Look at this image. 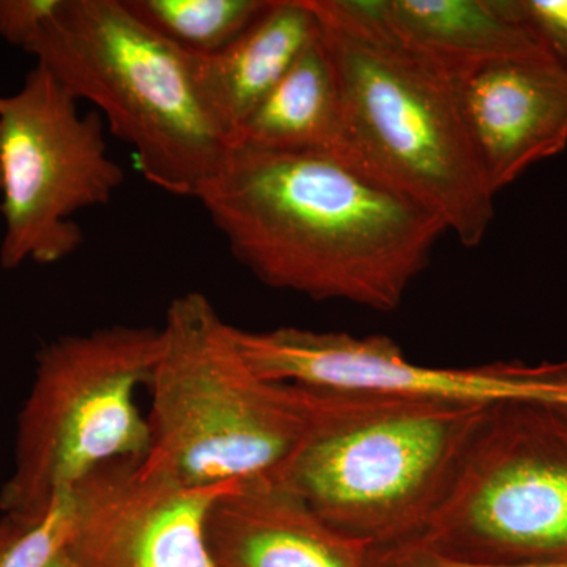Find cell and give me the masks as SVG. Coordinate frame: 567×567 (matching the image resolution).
Wrapping results in <instances>:
<instances>
[{
  "instance_id": "6da1fadb",
  "label": "cell",
  "mask_w": 567,
  "mask_h": 567,
  "mask_svg": "<svg viewBox=\"0 0 567 567\" xmlns=\"http://www.w3.org/2000/svg\"><path fill=\"white\" fill-rule=\"evenodd\" d=\"M194 199L267 286L380 312L399 308L446 233L330 151L235 144Z\"/></svg>"
},
{
  "instance_id": "7a4b0ae2",
  "label": "cell",
  "mask_w": 567,
  "mask_h": 567,
  "mask_svg": "<svg viewBox=\"0 0 567 567\" xmlns=\"http://www.w3.org/2000/svg\"><path fill=\"white\" fill-rule=\"evenodd\" d=\"M333 63V148L354 169L431 213L466 248L495 218L453 81L364 10L361 0H309Z\"/></svg>"
},
{
  "instance_id": "3957f363",
  "label": "cell",
  "mask_w": 567,
  "mask_h": 567,
  "mask_svg": "<svg viewBox=\"0 0 567 567\" xmlns=\"http://www.w3.org/2000/svg\"><path fill=\"white\" fill-rule=\"evenodd\" d=\"M141 461L186 486L274 475L327 420L339 393L262 379L200 292L167 308Z\"/></svg>"
},
{
  "instance_id": "277c9868",
  "label": "cell",
  "mask_w": 567,
  "mask_h": 567,
  "mask_svg": "<svg viewBox=\"0 0 567 567\" xmlns=\"http://www.w3.org/2000/svg\"><path fill=\"white\" fill-rule=\"evenodd\" d=\"M25 52L102 112L163 192L196 197L234 147L200 93L196 58L142 24L123 0H61Z\"/></svg>"
},
{
  "instance_id": "5b68a950",
  "label": "cell",
  "mask_w": 567,
  "mask_h": 567,
  "mask_svg": "<svg viewBox=\"0 0 567 567\" xmlns=\"http://www.w3.org/2000/svg\"><path fill=\"white\" fill-rule=\"evenodd\" d=\"M491 406L339 393L327 420L274 475L369 548L413 543Z\"/></svg>"
},
{
  "instance_id": "8992f818",
  "label": "cell",
  "mask_w": 567,
  "mask_h": 567,
  "mask_svg": "<svg viewBox=\"0 0 567 567\" xmlns=\"http://www.w3.org/2000/svg\"><path fill=\"white\" fill-rule=\"evenodd\" d=\"M159 350V328L133 324L61 336L40 350L0 492L3 514L33 516L99 466L145 457L148 424L136 394Z\"/></svg>"
},
{
  "instance_id": "52a82bcc",
  "label": "cell",
  "mask_w": 567,
  "mask_h": 567,
  "mask_svg": "<svg viewBox=\"0 0 567 567\" xmlns=\"http://www.w3.org/2000/svg\"><path fill=\"white\" fill-rule=\"evenodd\" d=\"M477 566L567 559V409L492 405L413 543Z\"/></svg>"
},
{
  "instance_id": "ba28073f",
  "label": "cell",
  "mask_w": 567,
  "mask_h": 567,
  "mask_svg": "<svg viewBox=\"0 0 567 567\" xmlns=\"http://www.w3.org/2000/svg\"><path fill=\"white\" fill-rule=\"evenodd\" d=\"M125 173L107 153L104 122L37 63L20 91L0 95V265H51L84 241L74 213L111 203Z\"/></svg>"
},
{
  "instance_id": "9c48e42d",
  "label": "cell",
  "mask_w": 567,
  "mask_h": 567,
  "mask_svg": "<svg viewBox=\"0 0 567 567\" xmlns=\"http://www.w3.org/2000/svg\"><path fill=\"white\" fill-rule=\"evenodd\" d=\"M234 341L254 372L271 382L333 393L496 405L544 402L567 409V361H496L472 368L417 364L386 336L281 327Z\"/></svg>"
},
{
  "instance_id": "30bf717a",
  "label": "cell",
  "mask_w": 567,
  "mask_h": 567,
  "mask_svg": "<svg viewBox=\"0 0 567 567\" xmlns=\"http://www.w3.org/2000/svg\"><path fill=\"white\" fill-rule=\"evenodd\" d=\"M240 481L186 486L137 458L107 462L71 491L66 557L78 567H216L208 516Z\"/></svg>"
},
{
  "instance_id": "8fae6325",
  "label": "cell",
  "mask_w": 567,
  "mask_h": 567,
  "mask_svg": "<svg viewBox=\"0 0 567 567\" xmlns=\"http://www.w3.org/2000/svg\"><path fill=\"white\" fill-rule=\"evenodd\" d=\"M450 78L495 194L567 147V73L547 51L476 63Z\"/></svg>"
},
{
  "instance_id": "7c38bea8",
  "label": "cell",
  "mask_w": 567,
  "mask_h": 567,
  "mask_svg": "<svg viewBox=\"0 0 567 567\" xmlns=\"http://www.w3.org/2000/svg\"><path fill=\"white\" fill-rule=\"evenodd\" d=\"M216 567H368L369 546L331 527L276 475L240 481L213 506Z\"/></svg>"
},
{
  "instance_id": "4fadbf2b",
  "label": "cell",
  "mask_w": 567,
  "mask_h": 567,
  "mask_svg": "<svg viewBox=\"0 0 567 567\" xmlns=\"http://www.w3.org/2000/svg\"><path fill=\"white\" fill-rule=\"evenodd\" d=\"M395 40L447 76L496 59L544 52L516 0H361Z\"/></svg>"
},
{
  "instance_id": "5bb4252c",
  "label": "cell",
  "mask_w": 567,
  "mask_h": 567,
  "mask_svg": "<svg viewBox=\"0 0 567 567\" xmlns=\"http://www.w3.org/2000/svg\"><path fill=\"white\" fill-rule=\"evenodd\" d=\"M317 37L319 21L309 0H271L229 47L196 58L200 93L234 145L246 118Z\"/></svg>"
},
{
  "instance_id": "9a60e30c",
  "label": "cell",
  "mask_w": 567,
  "mask_h": 567,
  "mask_svg": "<svg viewBox=\"0 0 567 567\" xmlns=\"http://www.w3.org/2000/svg\"><path fill=\"white\" fill-rule=\"evenodd\" d=\"M339 92L319 37L246 118L235 144L264 151H331L338 136Z\"/></svg>"
},
{
  "instance_id": "2e32d148",
  "label": "cell",
  "mask_w": 567,
  "mask_h": 567,
  "mask_svg": "<svg viewBox=\"0 0 567 567\" xmlns=\"http://www.w3.org/2000/svg\"><path fill=\"white\" fill-rule=\"evenodd\" d=\"M271 0H123L134 17L175 48L207 58L229 47Z\"/></svg>"
},
{
  "instance_id": "e0dca14e",
  "label": "cell",
  "mask_w": 567,
  "mask_h": 567,
  "mask_svg": "<svg viewBox=\"0 0 567 567\" xmlns=\"http://www.w3.org/2000/svg\"><path fill=\"white\" fill-rule=\"evenodd\" d=\"M73 520L71 492L33 516L3 514L0 567H50L69 547Z\"/></svg>"
},
{
  "instance_id": "ac0fdd59",
  "label": "cell",
  "mask_w": 567,
  "mask_h": 567,
  "mask_svg": "<svg viewBox=\"0 0 567 567\" xmlns=\"http://www.w3.org/2000/svg\"><path fill=\"white\" fill-rule=\"evenodd\" d=\"M522 20L567 73V0H516Z\"/></svg>"
},
{
  "instance_id": "d6986e66",
  "label": "cell",
  "mask_w": 567,
  "mask_h": 567,
  "mask_svg": "<svg viewBox=\"0 0 567 567\" xmlns=\"http://www.w3.org/2000/svg\"><path fill=\"white\" fill-rule=\"evenodd\" d=\"M59 6L61 0H0V37L25 51L40 25Z\"/></svg>"
},
{
  "instance_id": "ffe728a7",
  "label": "cell",
  "mask_w": 567,
  "mask_h": 567,
  "mask_svg": "<svg viewBox=\"0 0 567 567\" xmlns=\"http://www.w3.org/2000/svg\"><path fill=\"white\" fill-rule=\"evenodd\" d=\"M368 567H567V559L528 563V565L477 566L440 557L415 544H399V546L371 548L368 554Z\"/></svg>"
},
{
  "instance_id": "44dd1931",
  "label": "cell",
  "mask_w": 567,
  "mask_h": 567,
  "mask_svg": "<svg viewBox=\"0 0 567 567\" xmlns=\"http://www.w3.org/2000/svg\"><path fill=\"white\" fill-rule=\"evenodd\" d=\"M50 567H78V566L74 565V563L71 561V559L69 557H66L65 551H63L61 557L55 559V561L52 563V565Z\"/></svg>"
}]
</instances>
